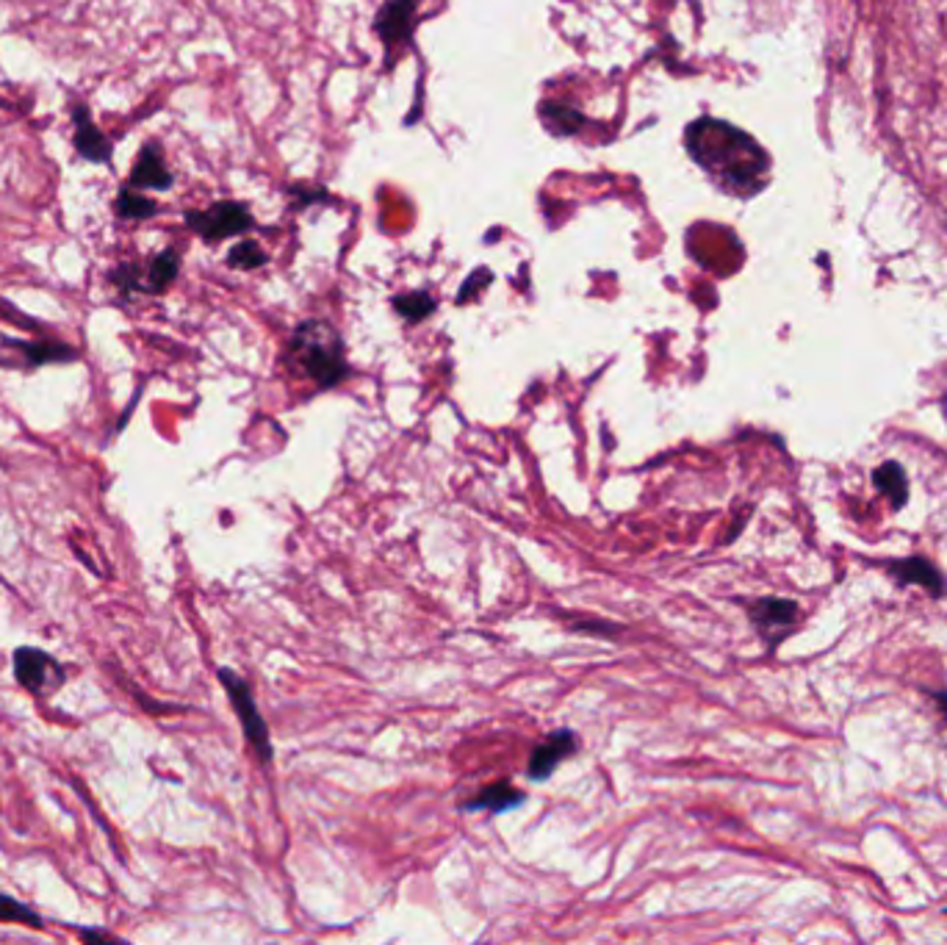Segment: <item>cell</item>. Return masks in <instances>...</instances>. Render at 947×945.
Wrapping results in <instances>:
<instances>
[{
	"label": "cell",
	"mask_w": 947,
	"mask_h": 945,
	"mask_svg": "<svg viewBox=\"0 0 947 945\" xmlns=\"http://www.w3.org/2000/svg\"><path fill=\"white\" fill-rule=\"evenodd\" d=\"M172 184H175V175L166 167L164 151H161L158 142H147V145L142 147V153H138L131 175H127V186H133V189L166 192L172 189Z\"/></svg>",
	"instance_id": "cell-10"
},
{
	"label": "cell",
	"mask_w": 947,
	"mask_h": 945,
	"mask_svg": "<svg viewBox=\"0 0 947 945\" xmlns=\"http://www.w3.org/2000/svg\"><path fill=\"white\" fill-rule=\"evenodd\" d=\"M72 125H75V134H72V145H75L78 156L89 164H109L111 162V142L105 140L103 131L94 125L92 112L83 103L72 106Z\"/></svg>",
	"instance_id": "cell-9"
},
{
	"label": "cell",
	"mask_w": 947,
	"mask_h": 945,
	"mask_svg": "<svg viewBox=\"0 0 947 945\" xmlns=\"http://www.w3.org/2000/svg\"><path fill=\"white\" fill-rule=\"evenodd\" d=\"M219 682L227 690V699H230L233 710H236L238 721H241L244 738L253 746V751L258 754L260 762L271 760V746H269V729H266L264 718H260L258 705L253 699V690L249 685L238 677L230 668H219Z\"/></svg>",
	"instance_id": "cell-4"
},
{
	"label": "cell",
	"mask_w": 947,
	"mask_h": 945,
	"mask_svg": "<svg viewBox=\"0 0 947 945\" xmlns=\"http://www.w3.org/2000/svg\"><path fill=\"white\" fill-rule=\"evenodd\" d=\"M873 483L875 489L889 500L892 511H900V507L908 502V480L897 461L881 463V466L873 472Z\"/></svg>",
	"instance_id": "cell-14"
},
{
	"label": "cell",
	"mask_w": 947,
	"mask_h": 945,
	"mask_svg": "<svg viewBox=\"0 0 947 945\" xmlns=\"http://www.w3.org/2000/svg\"><path fill=\"white\" fill-rule=\"evenodd\" d=\"M576 746H579V740H576V735L570 732V729H563V732H554L552 738L546 740V743L537 746L535 751H532V760H529V779H546L552 777L554 768L559 766V762L565 760L568 754H574Z\"/></svg>",
	"instance_id": "cell-11"
},
{
	"label": "cell",
	"mask_w": 947,
	"mask_h": 945,
	"mask_svg": "<svg viewBox=\"0 0 947 945\" xmlns=\"http://www.w3.org/2000/svg\"><path fill=\"white\" fill-rule=\"evenodd\" d=\"M3 345L9 350H14L17 356H22V363L31 369L48 367V363H70L75 361L78 352L70 345H61V341H17V339H3Z\"/></svg>",
	"instance_id": "cell-12"
},
{
	"label": "cell",
	"mask_w": 947,
	"mask_h": 945,
	"mask_svg": "<svg viewBox=\"0 0 947 945\" xmlns=\"http://www.w3.org/2000/svg\"><path fill=\"white\" fill-rule=\"evenodd\" d=\"M541 120L543 125L557 136H570L581 129V114L574 112V109L563 106V103H543Z\"/></svg>",
	"instance_id": "cell-18"
},
{
	"label": "cell",
	"mask_w": 947,
	"mask_h": 945,
	"mask_svg": "<svg viewBox=\"0 0 947 945\" xmlns=\"http://www.w3.org/2000/svg\"><path fill=\"white\" fill-rule=\"evenodd\" d=\"M886 574L895 579L900 588L906 585H919L925 594H930L934 599H945L947 596V577L928 561V557H900V561L886 563Z\"/></svg>",
	"instance_id": "cell-8"
},
{
	"label": "cell",
	"mask_w": 947,
	"mask_h": 945,
	"mask_svg": "<svg viewBox=\"0 0 947 945\" xmlns=\"http://www.w3.org/2000/svg\"><path fill=\"white\" fill-rule=\"evenodd\" d=\"M435 308H438V302H435V297L430 295V291H410V295L393 297V311H397L399 317H402L404 322H410V325L424 322V319L430 317Z\"/></svg>",
	"instance_id": "cell-17"
},
{
	"label": "cell",
	"mask_w": 947,
	"mask_h": 945,
	"mask_svg": "<svg viewBox=\"0 0 947 945\" xmlns=\"http://www.w3.org/2000/svg\"><path fill=\"white\" fill-rule=\"evenodd\" d=\"M524 801V793L509 788L507 782L487 784L485 790H480V795H474L471 801H465L463 810H491V812H504L509 807H518Z\"/></svg>",
	"instance_id": "cell-15"
},
{
	"label": "cell",
	"mask_w": 947,
	"mask_h": 945,
	"mask_svg": "<svg viewBox=\"0 0 947 945\" xmlns=\"http://www.w3.org/2000/svg\"><path fill=\"white\" fill-rule=\"evenodd\" d=\"M186 225L199 236L203 242H225L233 236H241L255 228V217L244 203L236 201H219L214 206L203 208V212H188Z\"/></svg>",
	"instance_id": "cell-3"
},
{
	"label": "cell",
	"mask_w": 947,
	"mask_h": 945,
	"mask_svg": "<svg viewBox=\"0 0 947 945\" xmlns=\"http://www.w3.org/2000/svg\"><path fill=\"white\" fill-rule=\"evenodd\" d=\"M934 701H936V707H939V712H941V718H945V723H947V690H934Z\"/></svg>",
	"instance_id": "cell-22"
},
{
	"label": "cell",
	"mask_w": 947,
	"mask_h": 945,
	"mask_svg": "<svg viewBox=\"0 0 947 945\" xmlns=\"http://www.w3.org/2000/svg\"><path fill=\"white\" fill-rule=\"evenodd\" d=\"M114 208L122 219H131V223H144V219H150L155 212H158V206H155L150 197H144L142 192L133 189V186L127 184L122 186L120 195H116Z\"/></svg>",
	"instance_id": "cell-16"
},
{
	"label": "cell",
	"mask_w": 947,
	"mask_h": 945,
	"mask_svg": "<svg viewBox=\"0 0 947 945\" xmlns=\"http://www.w3.org/2000/svg\"><path fill=\"white\" fill-rule=\"evenodd\" d=\"M14 679L37 699H48L66 682V671L53 655L33 646L14 651Z\"/></svg>",
	"instance_id": "cell-5"
},
{
	"label": "cell",
	"mask_w": 947,
	"mask_h": 945,
	"mask_svg": "<svg viewBox=\"0 0 947 945\" xmlns=\"http://www.w3.org/2000/svg\"><path fill=\"white\" fill-rule=\"evenodd\" d=\"M751 622L753 627H756V633L768 640L770 649H775V646L795 629V624L801 622V607L792 599L764 596V599L753 602Z\"/></svg>",
	"instance_id": "cell-7"
},
{
	"label": "cell",
	"mask_w": 947,
	"mask_h": 945,
	"mask_svg": "<svg viewBox=\"0 0 947 945\" xmlns=\"http://www.w3.org/2000/svg\"><path fill=\"white\" fill-rule=\"evenodd\" d=\"M286 358L299 378L310 380L319 389H332L349 374L341 333L321 319H308L294 330Z\"/></svg>",
	"instance_id": "cell-2"
},
{
	"label": "cell",
	"mask_w": 947,
	"mask_h": 945,
	"mask_svg": "<svg viewBox=\"0 0 947 945\" xmlns=\"http://www.w3.org/2000/svg\"><path fill=\"white\" fill-rule=\"evenodd\" d=\"M0 921L25 923V926H33V928L42 926V917H39L31 906H25L22 901L11 898V895L6 893H0Z\"/></svg>",
	"instance_id": "cell-20"
},
{
	"label": "cell",
	"mask_w": 947,
	"mask_h": 945,
	"mask_svg": "<svg viewBox=\"0 0 947 945\" xmlns=\"http://www.w3.org/2000/svg\"><path fill=\"white\" fill-rule=\"evenodd\" d=\"M81 937L83 939H100V943H109V939H114L109 932H100V928H83Z\"/></svg>",
	"instance_id": "cell-21"
},
{
	"label": "cell",
	"mask_w": 947,
	"mask_h": 945,
	"mask_svg": "<svg viewBox=\"0 0 947 945\" xmlns=\"http://www.w3.org/2000/svg\"><path fill=\"white\" fill-rule=\"evenodd\" d=\"M684 147L725 195L751 197L764 186L770 170L768 153L745 131L723 120L701 117L687 125Z\"/></svg>",
	"instance_id": "cell-1"
},
{
	"label": "cell",
	"mask_w": 947,
	"mask_h": 945,
	"mask_svg": "<svg viewBox=\"0 0 947 945\" xmlns=\"http://www.w3.org/2000/svg\"><path fill=\"white\" fill-rule=\"evenodd\" d=\"M421 0H388L385 7L374 18V34L385 45L388 53L402 51L413 40V31L419 25Z\"/></svg>",
	"instance_id": "cell-6"
},
{
	"label": "cell",
	"mask_w": 947,
	"mask_h": 945,
	"mask_svg": "<svg viewBox=\"0 0 947 945\" xmlns=\"http://www.w3.org/2000/svg\"><path fill=\"white\" fill-rule=\"evenodd\" d=\"M181 273V256L175 250H164L147 264L142 275V291L144 295H164Z\"/></svg>",
	"instance_id": "cell-13"
},
{
	"label": "cell",
	"mask_w": 947,
	"mask_h": 945,
	"mask_svg": "<svg viewBox=\"0 0 947 945\" xmlns=\"http://www.w3.org/2000/svg\"><path fill=\"white\" fill-rule=\"evenodd\" d=\"M266 261H269V256H266L258 242H238V245L230 247V253H227V264H230L233 269H244V273L260 269Z\"/></svg>",
	"instance_id": "cell-19"
}]
</instances>
